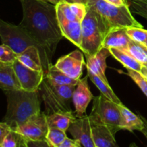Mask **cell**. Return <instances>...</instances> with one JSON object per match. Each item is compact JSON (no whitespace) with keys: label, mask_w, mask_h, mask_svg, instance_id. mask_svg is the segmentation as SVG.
Returning a JSON list of instances; mask_svg holds the SVG:
<instances>
[{"label":"cell","mask_w":147,"mask_h":147,"mask_svg":"<svg viewBox=\"0 0 147 147\" xmlns=\"http://www.w3.org/2000/svg\"><path fill=\"white\" fill-rule=\"evenodd\" d=\"M23 18L20 25L45 50L50 60L63 35L57 17L56 6L43 0H20Z\"/></svg>","instance_id":"cell-1"},{"label":"cell","mask_w":147,"mask_h":147,"mask_svg":"<svg viewBox=\"0 0 147 147\" xmlns=\"http://www.w3.org/2000/svg\"><path fill=\"white\" fill-rule=\"evenodd\" d=\"M7 109L3 121L9 125L13 130L26 121L32 115L41 112L38 91L24 90L5 92Z\"/></svg>","instance_id":"cell-2"},{"label":"cell","mask_w":147,"mask_h":147,"mask_svg":"<svg viewBox=\"0 0 147 147\" xmlns=\"http://www.w3.org/2000/svg\"><path fill=\"white\" fill-rule=\"evenodd\" d=\"M114 30L100 14L88 7L82 22V42L80 50L86 56H92L103 48L107 34Z\"/></svg>","instance_id":"cell-3"},{"label":"cell","mask_w":147,"mask_h":147,"mask_svg":"<svg viewBox=\"0 0 147 147\" xmlns=\"http://www.w3.org/2000/svg\"><path fill=\"white\" fill-rule=\"evenodd\" d=\"M57 17L63 37L80 48L82 22L87 14V4L60 1L56 4Z\"/></svg>","instance_id":"cell-4"},{"label":"cell","mask_w":147,"mask_h":147,"mask_svg":"<svg viewBox=\"0 0 147 147\" xmlns=\"http://www.w3.org/2000/svg\"><path fill=\"white\" fill-rule=\"evenodd\" d=\"M0 37L1 43L11 47L17 55H20L30 46H36L39 49L45 76L50 65H53L45 49L39 44L23 27L0 20Z\"/></svg>","instance_id":"cell-5"},{"label":"cell","mask_w":147,"mask_h":147,"mask_svg":"<svg viewBox=\"0 0 147 147\" xmlns=\"http://www.w3.org/2000/svg\"><path fill=\"white\" fill-rule=\"evenodd\" d=\"M76 86L58 85L45 77L40 90L47 116L59 112H71V102Z\"/></svg>","instance_id":"cell-6"},{"label":"cell","mask_w":147,"mask_h":147,"mask_svg":"<svg viewBox=\"0 0 147 147\" xmlns=\"http://www.w3.org/2000/svg\"><path fill=\"white\" fill-rule=\"evenodd\" d=\"M89 117L92 123L105 125L114 134L121 130L122 115L119 105L102 94L93 98V108Z\"/></svg>","instance_id":"cell-7"},{"label":"cell","mask_w":147,"mask_h":147,"mask_svg":"<svg viewBox=\"0 0 147 147\" xmlns=\"http://www.w3.org/2000/svg\"><path fill=\"white\" fill-rule=\"evenodd\" d=\"M87 5L101 14L114 29L143 27L132 15L130 6H116L104 0H89Z\"/></svg>","instance_id":"cell-8"},{"label":"cell","mask_w":147,"mask_h":147,"mask_svg":"<svg viewBox=\"0 0 147 147\" xmlns=\"http://www.w3.org/2000/svg\"><path fill=\"white\" fill-rule=\"evenodd\" d=\"M47 115L40 112L30 116L24 123L14 129L25 140H45L48 132Z\"/></svg>","instance_id":"cell-9"},{"label":"cell","mask_w":147,"mask_h":147,"mask_svg":"<svg viewBox=\"0 0 147 147\" xmlns=\"http://www.w3.org/2000/svg\"><path fill=\"white\" fill-rule=\"evenodd\" d=\"M22 88L27 91H38L45 78L44 71L33 70L24 65L18 60L13 64Z\"/></svg>","instance_id":"cell-10"},{"label":"cell","mask_w":147,"mask_h":147,"mask_svg":"<svg viewBox=\"0 0 147 147\" xmlns=\"http://www.w3.org/2000/svg\"><path fill=\"white\" fill-rule=\"evenodd\" d=\"M82 50H76L66 55L60 57L55 65L69 77L80 80L83 73L85 63Z\"/></svg>","instance_id":"cell-11"},{"label":"cell","mask_w":147,"mask_h":147,"mask_svg":"<svg viewBox=\"0 0 147 147\" xmlns=\"http://www.w3.org/2000/svg\"><path fill=\"white\" fill-rule=\"evenodd\" d=\"M74 139L80 142L82 147H96L92 134V124L89 116L78 118L68 129Z\"/></svg>","instance_id":"cell-12"},{"label":"cell","mask_w":147,"mask_h":147,"mask_svg":"<svg viewBox=\"0 0 147 147\" xmlns=\"http://www.w3.org/2000/svg\"><path fill=\"white\" fill-rule=\"evenodd\" d=\"M88 79V75L83 78H80L73 92V102L77 118H81L85 116L86 109L93 98V96L89 88Z\"/></svg>","instance_id":"cell-13"},{"label":"cell","mask_w":147,"mask_h":147,"mask_svg":"<svg viewBox=\"0 0 147 147\" xmlns=\"http://www.w3.org/2000/svg\"><path fill=\"white\" fill-rule=\"evenodd\" d=\"M111 55L110 51L107 48H102L98 53L92 56H86V67L88 71H90L93 74L101 78L106 82H109L106 76V59Z\"/></svg>","instance_id":"cell-14"},{"label":"cell","mask_w":147,"mask_h":147,"mask_svg":"<svg viewBox=\"0 0 147 147\" xmlns=\"http://www.w3.org/2000/svg\"><path fill=\"white\" fill-rule=\"evenodd\" d=\"M0 87L4 93L22 90L13 64L0 63Z\"/></svg>","instance_id":"cell-15"},{"label":"cell","mask_w":147,"mask_h":147,"mask_svg":"<svg viewBox=\"0 0 147 147\" xmlns=\"http://www.w3.org/2000/svg\"><path fill=\"white\" fill-rule=\"evenodd\" d=\"M91 124L92 134L96 147H119L115 139V134L109 128L103 124L92 123Z\"/></svg>","instance_id":"cell-16"},{"label":"cell","mask_w":147,"mask_h":147,"mask_svg":"<svg viewBox=\"0 0 147 147\" xmlns=\"http://www.w3.org/2000/svg\"><path fill=\"white\" fill-rule=\"evenodd\" d=\"M122 115L121 130H126L130 132L139 131L142 132L144 129V123L139 114L136 115L131 111L123 103L119 105Z\"/></svg>","instance_id":"cell-17"},{"label":"cell","mask_w":147,"mask_h":147,"mask_svg":"<svg viewBox=\"0 0 147 147\" xmlns=\"http://www.w3.org/2000/svg\"><path fill=\"white\" fill-rule=\"evenodd\" d=\"M131 39L126 32V28H119L112 30L106 36L103 42V47L125 49L128 47Z\"/></svg>","instance_id":"cell-18"},{"label":"cell","mask_w":147,"mask_h":147,"mask_svg":"<svg viewBox=\"0 0 147 147\" xmlns=\"http://www.w3.org/2000/svg\"><path fill=\"white\" fill-rule=\"evenodd\" d=\"M17 60L24 65L38 71H44L41 56L36 46H30L17 56Z\"/></svg>","instance_id":"cell-19"},{"label":"cell","mask_w":147,"mask_h":147,"mask_svg":"<svg viewBox=\"0 0 147 147\" xmlns=\"http://www.w3.org/2000/svg\"><path fill=\"white\" fill-rule=\"evenodd\" d=\"M75 112H59L47 116L49 128H57L61 130H68L72 123L77 119Z\"/></svg>","instance_id":"cell-20"},{"label":"cell","mask_w":147,"mask_h":147,"mask_svg":"<svg viewBox=\"0 0 147 147\" xmlns=\"http://www.w3.org/2000/svg\"><path fill=\"white\" fill-rule=\"evenodd\" d=\"M111 55L120 63H121L123 67L126 69L141 72L143 65L136 60L127 50L122 48H116L111 47L109 49Z\"/></svg>","instance_id":"cell-21"},{"label":"cell","mask_w":147,"mask_h":147,"mask_svg":"<svg viewBox=\"0 0 147 147\" xmlns=\"http://www.w3.org/2000/svg\"><path fill=\"white\" fill-rule=\"evenodd\" d=\"M88 78L90 79V80L94 83L95 86H96V87L98 88V89L100 90V93H101L102 95L106 96V97L107 98H109V100H112L113 102L116 103V104H121L122 102L121 101L120 99L118 98V96H116V93H115L114 92H113V90H112L111 86H109V82H106L105 80H103L101 78L96 76V75L93 74V73L90 71H88Z\"/></svg>","instance_id":"cell-22"},{"label":"cell","mask_w":147,"mask_h":147,"mask_svg":"<svg viewBox=\"0 0 147 147\" xmlns=\"http://www.w3.org/2000/svg\"><path fill=\"white\" fill-rule=\"evenodd\" d=\"M45 77L48 78L53 83L58 85H73L77 86L79 80H76L63 73L57 68L55 65H52L49 67Z\"/></svg>","instance_id":"cell-23"},{"label":"cell","mask_w":147,"mask_h":147,"mask_svg":"<svg viewBox=\"0 0 147 147\" xmlns=\"http://www.w3.org/2000/svg\"><path fill=\"white\" fill-rule=\"evenodd\" d=\"M125 50H127L137 61L142 65L147 63V46L131 40Z\"/></svg>","instance_id":"cell-24"},{"label":"cell","mask_w":147,"mask_h":147,"mask_svg":"<svg viewBox=\"0 0 147 147\" xmlns=\"http://www.w3.org/2000/svg\"><path fill=\"white\" fill-rule=\"evenodd\" d=\"M67 137L66 131H65L57 128H49L46 136V141L52 147H59Z\"/></svg>","instance_id":"cell-25"},{"label":"cell","mask_w":147,"mask_h":147,"mask_svg":"<svg viewBox=\"0 0 147 147\" xmlns=\"http://www.w3.org/2000/svg\"><path fill=\"white\" fill-rule=\"evenodd\" d=\"M126 32L129 37L135 42L145 44L147 40V30L144 29V27H128Z\"/></svg>","instance_id":"cell-26"},{"label":"cell","mask_w":147,"mask_h":147,"mask_svg":"<svg viewBox=\"0 0 147 147\" xmlns=\"http://www.w3.org/2000/svg\"><path fill=\"white\" fill-rule=\"evenodd\" d=\"M18 55L9 46L1 44L0 46V63L14 64L17 60Z\"/></svg>","instance_id":"cell-27"},{"label":"cell","mask_w":147,"mask_h":147,"mask_svg":"<svg viewBox=\"0 0 147 147\" xmlns=\"http://www.w3.org/2000/svg\"><path fill=\"white\" fill-rule=\"evenodd\" d=\"M23 138L14 130H12L0 142V147H20Z\"/></svg>","instance_id":"cell-28"},{"label":"cell","mask_w":147,"mask_h":147,"mask_svg":"<svg viewBox=\"0 0 147 147\" xmlns=\"http://www.w3.org/2000/svg\"><path fill=\"white\" fill-rule=\"evenodd\" d=\"M127 73L126 74L136 83L141 89L144 94L147 97V80L142 75L140 72L135 71V70L126 69Z\"/></svg>","instance_id":"cell-29"},{"label":"cell","mask_w":147,"mask_h":147,"mask_svg":"<svg viewBox=\"0 0 147 147\" xmlns=\"http://www.w3.org/2000/svg\"><path fill=\"white\" fill-rule=\"evenodd\" d=\"M132 12L142 16L147 20V0H128Z\"/></svg>","instance_id":"cell-30"},{"label":"cell","mask_w":147,"mask_h":147,"mask_svg":"<svg viewBox=\"0 0 147 147\" xmlns=\"http://www.w3.org/2000/svg\"><path fill=\"white\" fill-rule=\"evenodd\" d=\"M26 146L27 147H52L45 140H25Z\"/></svg>","instance_id":"cell-31"},{"label":"cell","mask_w":147,"mask_h":147,"mask_svg":"<svg viewBox=\"0 0 147 147\" xmlns=\"http://www.w3.org/2000/svg\"><path fill=\"white\" fill-rule=\"evenodd\" d=\"M12 130V128L7 123L4 121L1 122L0 123V142H1L4 139V137Z\"/></svg>","instance_id":"cell-32"},{"label":"cell","mask_w":147,"mask_h":147,"mask_svg":"<svg viewBox=\"0 0 147 147\" xmlns=\"http://www.w3.org/2000/svg\"><path fill=\"white\" fill-rule=\"evenodd\" d=\"M59 147H82L80 142L76 139H72L67 137V139L60 144Z\"/></svg>","instance_id":"cell-33"},{"label":"cell","mask_w":147,"mask_h":147,"mask_svg":"<svg viewBox=\"0 0 147 147\" xmlns=\"http://www.w3.org/2000/svg\"><path fill=\"white\" fill-rule=\"evenodd\" d=\"M104 1L116 6L129 5L128 0H104Z\"/></svg>","instance_id":"cell-34"},{"label":"cell","mask_w":147,"mask_h":147,"mask_svg":"<svg viewBox=\"0 0 147 147\" xmlns=\"http://www.w3.org/2000/svg\"><path fill=\"white\" fill-rule=\"evenodd\" d=\"M66 1L70 3H83L87 4L89 0H59V1Z\"/></svg>","instance_id":"cell-35"},{"label":"cell","mask_w":147,"mask_h":147,"mask_svg":"<svg viewBox=\"0 0 147 147\" xmlns=\"http://www.w3.org/2000/svg\"><path fill=\"white\" fill-rule=\"evenodd\" d=\"M139 116H141V118H142V120H143L144 123V130L142 131L146 132V133L147 134V119H146V118L144 117L143 116H142V115H141V114H139Z\"/></svg>","instance_id":"cell-36"},{"label":"cell","mask_w":147,"mask_h":147,"mask_svg":"<svg viewBox=\"0 0 147 147\" xmlns=\"http://www.w3.org/2000/svg\"><path fill=\"white\" fill-rule=\"evenodd\" d=\"M140 73H142V76H143L147 80V69L144 67V66H143V67H142V70H141Z\"/></svg>","instance_id":"cell-37"},{"label":"cell","mask_w":147,"mask_h":147,"mask_svg":"<svg viewBox=\"0 0 147 147\" xmlns=\"http://www.w3.org/2000/svg\"><path fill=\"white\" fill-rule=\"evenodd\" d=\"M43 1H45L49 3H51V4H54V5H56V4L59 2V0H43Z\"/></svg>","instance_id":"cell-38"},{"label":"cell","mask_w":147,"mask_h":147,"mask_svg":"<svg viewBox=\"0 0 147 147\" xmlns=\"http://www.w3.org/2000/svg\"><path fill=\"white\" fill-rule=\"evenodd\" d=\"M20 147H27V146H26V144H25V142H24V139H23L21 145H20Z\"/></svg>","instance_id":"cell-39"},{"label":"cell","mask_w":147,"mask_h":147,"mask_svg":"<svg viewBox=\"0 0 147 147\" xmlns=\"http://www.w3.org/2000/svg\"><path fill=\"white\" fill-rule=\"evenodd\" d=\"M129 147H138V146L136 144L133 142V143H131L130 145H129Z\"/></svg>","instance_id":"cell-40"},{"label":"cell","mask_w":147,"mask_h":147,"mask_svg":"<svg viewBox=\"0 0 147 147\" xmlns=\"http://www.w3.org/2000/svg\"><path fill=\"white\" fill-rule=\"evenodd\" d=\"M142 134H144V136H145V137H146V139H147V134L146 133V132H144V131H142ZM146 147H147V146H146Z\"/></svg>","instance_id":"cell-41"},{"label":"cell","mask_w":147,"mask_h":147,"mask_svg":"<svg viewBox=\"0 0 147 147\" xmlns=\"http://www.w3.org/2000/svg\"><path fill=\"white\" fill-rule=\"evenodd\" d=\"M143 66H144V67H146V68L147 69V63H146V64H144V65H143Z\"/></svg>","instance_id":"cell-42"},{"label":"cell","mask_w":147,"mask_h":147,"mask_svg":"<svg viewBox=\"0 0 147 147\" xmlns=\"http://www.w3.org/2000/svg\"><path fill=\"white\" fill-rule=\"evenodd\" d=\"M144 45H146L147 46V40L146 41V42H145V44H144Z\"/></svg>","instance_id":"cell-43"}]
</instances>
